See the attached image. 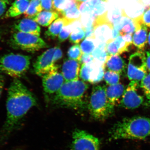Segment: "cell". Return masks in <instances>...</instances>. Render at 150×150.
Here are the masks:
<instances>
[{
  "instance_id": "1",
  "label": "cell",
  "mask_w": 150,
  "mask_h": 150,
  "mask_svg": "<svg viewBox=\"0 0 150 150\" xmlns=\"http://www.w3.org/2000/svg\"><path fill=\"white\" fill-rule=\"evenodd\" d=\"M36 104L32 93L18 79H14L8 92L6 118L0 131V144L6 141L28 110Z\"/></svg>"
},
{
  "instance_id": "2",
  "label": "cell",
  "mask_w": 150,
  "mask_h": 150,
  "mask_svg": "<svg viewBox=\"0 0 150 150\" xmlns=\"http://www.w3.org/2000/svg\"><path fill=\"white\" fill-rule=\"evenodd\" d=\"M110 139H144L150 136V118L136 116L125 118L114 124L109 133Z\"/></svg>"
},
{
  "instance_id": "3",
  "label": "cell",
  "mask_w": 150,
  "mask_h": 150,
  "mask_svg": "<svg viewBox=\"0 0 150 150\" xmlns=\"http://www.w3.org/2000/svg\"><path fill=\"white\" fill-rule=\"evenodd\" d=\"M88 85L81 81L65 82L54 95V104L67 108L78 109L83 106L84 94Z\"/></svg>"
},
{
  "instance_id": "4",
  "label": "cell",
  "mask_w": 150,
  "mask_h": 150,
  "mask_svg": "<svg viewBox=\"0 0 150 150\" xmlns=\"http://www.w3.org/2000/svg\"><path fill=\"white\" fill-rule=\"evenodd\" d=\"M105 86H96L92 91L88 109L94 119L103 121L113 113L114 107L110 104L106 94Z\"/></svg>"
},
{
  "instance_id": "5",
  "label": "cell",
  "mask_w": 150,
  "mask_h": 150,
  "mask_svg": "<svg viewBox=\"0 0 150 150\" xmlns=\"http://www.w3.org/2000/svg\"><path fill=\"white\" fill-rule=\"evenodd\" d=\"M31 57L19 54H10L0 57V72L18 79L23 76L28 69Z\"/></svg>"
},
{
  "instance_id": "6",
  "label": "cell",
  "mask_w": 150,
  "mask_h": 150,
  "mask_svg": "<svg viewBox=\"0 0 150 150\" xmlns=\"http://www.w3.org/2000/svg\"><path fill=\"white\" fill-rule=\"evenodd\" d=\"M10 43L14 48L30 52H35L48 46L39 36L19 31L13 35Z\"/></svg>"
},
{
  "instance_id": "7",
  "label": "cell",
  "mask_w": 150,
  "mask_h": 150,
  "mask_svg": "<svg viewBox=\"0 0 150 150\" xmlns=\"http://www.w3.org/2000/svg\"><path fill=\"white\" fill-rule=\"evenodd\" d=\"M146 56L142 51L132 54L129 58L127 75L131 81H141L147 74Z\"/></svg>"
},
{
  "instance_id": "8",
  "label": "cell",
  "mask_w": 150,
  "mask_h": 150,
  "mask_svg": "<svg viewBox=\"0 0 150 150\" xmlns=\"http://www.w3.org/2000/svg\"><path fill=\"white\" fill-rule=\"evenodd\" d=\"M139 82L131 81L121 98V107L128 109H134L141 106L144 102V97L139 93Z\"/></svg>"
},
{
  "instance_id": "9",
  "label": "cell",
  "mask_w": 150,
  "mask_h": 150,
  "mask_svg": "<svg viewBox=\"0 0 150 150\" xmlns=\"http://www.w3.org/2000/svg\"><path fill=\"white\" fill-rule=\"evenodd\" d=\"M99 140L83 130L76 129L73 134V150H99Z\"/></svg>"
},
{
  "instance_id": "10",
  "label": "cell",
  "mask_w": 150,
  "mask_h": 150,
  "mask_svg": "<svg viewBox=\"0 0 150 150\" xmlns=\"http://www.w3.org/2000/svg\"><path fill=\"white\" fill-rule=\"evenodd\" d=\"M108 11L97 18L94 23V37L97 42L107 43L112 38L113 25L108 17Z\"/></svg>"
},
{
  "instance_id": "11",
  "label": "cell",
  "mask_w": 150,
  "mask_h": 150,
  "mask_svg": "<svg viewBox=\"0 0 150 150\" xmlns=\"http://www.w3.org/2000/svg\"><path fill=\"white\" fill-rule=\"evenodd\" d=\"M55 50L56 47L50 48L38 57L33 65V70L36 74L43 76L57 67L54 64V61Z\"/></svg>"
},
{
  "instance_id": "12",
  "label": "cell",
  "mask_w": 150,
  "mask_h": 150,
  "mask_svg": "<svg viewBox=\"0 0 150 150\" xmlns=\"http://www.w3.org/2000/svg\"><path fill=\"white\" fill-rule=\"evenodd\" d=\"M65 80L63 75L58 71L56 67L43 76L42 83L44 91L46 93H56L64 84Z\"/></svg>"
},
{
  "instance_id": "13",
  "label": "cell",
  "mask_w": 150,
  "mask_h": 150,
  "mask_svg": "<svg viewBox=\"0 0 150 150\" xmlns=\"http://www.w3.org/2000/svg\"><path fill=\"white\" fill-rule=\"evenodd\" d=\"M108 0H88L81 4L79 9L81 14H88L96 18L106 13Z\"/></svg>"
},
{
  "instance_id": "14",
  "label": "cell",
  "mask_w": 150,
  "mask_h": 150,
  "mask_svg": "<svg viewBox=\"0 0 150 150\" xmlns=\"http://www.w3.org/2000/svg\"><path fill=\"white\" fill-rule=\"evenodd\" d=\"M80 62L72 59L65 61L62 66V75L65 82L79 80Z\"/></svg>"
},
{
  "instance_id": "15",
  "label": "cell",
  "mask_w": 150,
  "mask_h": 150,
  "mask_svg": "<svg viewBox=\"0 0 150 150\" xmlns=\"http://www.w3.org/2000/svg\"><path fill=\"white\" fill-rule=\"evenodd\" d=\"M130 45L124 40L123 36L120 35L113 41L106 43L105 51L108 56L120 55L128 51Z\"/></svg>"
},
{
  "instance_id": "16",
  "label": "cell",
  "mask_w": 150,
  "mask_h": 150,
  "mask_svg": "<svg viewBox=\"0 0 150 150\" xmlns=\"http://www.w3.org/2000/svg\"><path fill=\"white\" fill-rule=\"evenodd\" d=\"M15 29L19 32L30 33L39 36L40 28L36 22L31 19L24 18L17 22L14 26Z\"/></svg>"
},
{
  "instance_id": "17",
  "label": "cell",
  "mask_w": 150,
  "mask_h": 150,
  "mask_svg": "<svg viewBox=\"0 0 150 150\" xmlns=\"http://www.w3.org/2000/svg\"><path fill=\"white\" fill-rule=\"evenodd\" d=\"M126 64L125 61L120 55L107 56L105 67L108 71L121 74L125 71Z\"/></svg>"
},
{
  "instance_id": "18",
  "label": "cell",
  "mask_w": 150,
  "mask_h": 150,
  "mask_svg": "<svg viewBox=\"0 0 150 150\" xmlns=\"http://www.w3.org/2000/svg\"><path fill=\"white\" fill-rule=\"evenodd\" d=\"M148 28L143 23L136 28L133 37V43L140 50L145 48L148 42Z\"/></svg>"
},
{
  "instance_id": "19",
  "label": "cell",
  "mask_w": 150,
  "mask_h": 150,
  "mask_svg": "<svg viewBox=\"0 0 150 150\" xmlns=\"http://www.w3.org/2000/svg\"><path fill=\"white\" fill-rule=\"evenodd\" d=\"M125 89L124 86L121 83L109 86L106 88V96L108 101L113 107H115L120 98L123 96Z\"/></svg>"
},
{
  "instance_id": "20",
  "label": "cell",
  "mask_w": 150,
  "mask_h": 150,
  "mask_svg": "<svg viewBox=\"0 0 150 150\" xmlns=\"http://www.w3.org/2000/svg\"><path fill=\"white\" fill-rule=\"evenodd\" d=\"M79 6V5L76 2L71 1L69 6L60 14L62 18L66 20L68 25L80 19L81 14Z\"/></svg>"
},
{
  "instance_id": "21",
  "label": "cell",
  "mask_w": 150,
  "mask_h": 150,
  "mask_svg": "<svg viewBox=\"0 0 150 150\" xmlns=\"http://www.w3.org/2000/svg\"><path fill=\"white\" fill-rule=\"evenodd\" d=\"M30 0H16L5 15L6 18H13L24 14L29 5Z\"/></svg>"
},
{
  "instance_id": "22",
  "label": "cell",
  "mask_w": 150,
  "mask_h": 150,
  "mask_svg": "<svg viewBox=\"0 0 150 150\" xmlns=\"http://www.w3.org/2000/svg\"><path fill=\"white\" fill-rule=\"evenodd\" d=\"M90 74L89 82L92 83H96L101 81L104 78L105 65H101L93 61L91 62Z\"/></svg>"
},
{
  "instance_id": "23",
  "label": "cell",
  "mask_w": 150,
  "mask_h": 150,
  "mask_svg": "<svg viewBox=\"0 0 150 150\" xmlns=\"http://www.w3.org/2000/svg\"><path fill=\"white\" fill-rule=\"evenodd\" d=\"M59 14L55 11H43L33 20L42 26H47L59 17Z\"/></svg>"
},
{
  "instance_id": "24",
  "label": "cell",
  "mask_w": 150,
  "mask_h": 150,
  "mask_svg": "<svg viewBox=\"0 0 150 150\" xmlns=\"http://www.w3.org/2000/svg\"><path fill=\"white\" fill-rule=\"evenodd\" d=\"M68 25L67 21L63 18H61L56 20L48 28V30L45 33L46 37L50 38H55L59 36V33L63 28L65 25Z\"/></svg>"
},
{
  "instance_id": "25",
  "label": "cell",
  "mask_w": 150,
  "mask_h": 150,
  "mask_svg": "<svg viewBox=\"0 0 150 150\" xmlns=\"http://www.w3.org/2000/svg\"><path fill=\"white\" fill-rule=\"evenodd\" d=\"M43 8L39 0H30L27 10L24 13L25 18L33 19L41 12Z\"/></svg>"
},
{
  "instance_id": "26",
  "label": "cell",
  "mask_w": 150,
  "mask_h": 150,
  "mask_svg": "<svg viewBox=\"0 0 150 150\" xmlns=\"http://www.w3.org/2000/svg\"><path fill=\"white\" fill-rule=\"evenodd\" d=\"M121 14L124 17V24L123 28L120 31L121 36L129 34L132 35L136 31V27L134 20L128 17L125 13L124 10L122 11Z\"/></svg>"
},
{
  "instance_id": "27",
  "label": "cell",
  "mask_w": 150,
  "mask_h": 150,
  "mask_svg": "<svg viewBox=\"0 0 150 150\" xmlns=\"http://www.w3.org/2000/svg\"><path fill=\"white\" fill-rule=\"evenodd\" d=\"M97 43L94 38H86L81 44V48L83 54H91L96 48Z\"/></svg>"
},
{
  "instance_id": "28",
  "label": "cell",
  "mask_w": 150,
  "mask_h": 150,
  "mask_svg": "<svg viewBox=\"0 0 150 150\" xmlns=\"http://www.w3.org/2000/svg\"><path fill=\"white\" fill-rule=\"evenodd\" d=\"M140 86L146 97L145 104L146 106L150 107V73L147 74L144 78L141 81Z\"/></svg>"
},
{
  "instance_id": "29",
  "label": "cell",
  "mask_w": 150,
  "mask_h": 150,
  "mask_svg": "<svg viewBox=\"0 0 150 150\" xmlns=\"http://www.w3.org/2000/svg\"><path fill=\"white\" fill-rule=\"evenodd\" d=\"M94 61L101 65H104L107 57L105 49L96 47L91 54Z\"/></svg>"
},
{
  "instance_id": "30",
  "label": "cell",
  "mask_w": 150,
  "mask_h": 150,
  "mask_svg": "<svg viewBox=\"0 0 150 150\" xmlns=\"http://www.w3.org/2000/svg\"><path fill=\"white\" fill-rule=\"evenodd\" d=\"M85 38V31L83 27L78 28L73 30L70 36L71 43L78 44Z\"/></svg>"
},
{
  "instance_id": "31",
  "label": "cell",
  "mask_w": 150,
  "mask_h": 150,
  "mask_svg": "<svg viewBox=\"0 0 150 150\" xmlns=\"http://www.w3.org/2000/svg\"><path fill=\"white\" fill-rule=\"evenodd\" d=\"M103 78L107 84L109 86L114 85L119 83L120 74L118 73L108 70L105 72Z\"/></svg>"
},
{
  "instance_id": "32",
  "label": "cell",
  "mask_w": 150,
  "mask_h": 150,
  "mask_svg": "<svg viewBox=\"0 0 150 150\" xmlns=\"http://www.w3.org/2000/svg\"><path fill=\"white\" fill-rule=\"evenodd\" d=\"M83 53L80 46L78 44L71 46L68 51V56L70 59L80 62Z\"/></svg>"
},
{
  "instance_id": "33",
  "label": "cell",
  "mask_w": 150,
  "mask_h": 150,
  "mask_svg": "<svg viewBox=\"0 0 150 150\" xmlns=\"http://www.w3.org/2000/svg\"><path fill=\"white\" fill-rule=\"evenodd\" d=\"M71 0H53V11L59 14L62 12L69 6Z\"/></svg>"
},
{
  "instance_id": "34",
  "label": "cell",
  "mask_w": 150,
  "mask_h": 150,
  "mask_svg": "<svg viewBox=\"0 0 150 150\" xmlns=\"http://www.w3.org/2000/svg\"><path fill=\"white\" fill-rule=\"evenodd\" d=\"M73 28L71 25L69 24L65 25L62 28L59 35V40L60 42H62L67 40L71 33L72 32Z\"/></svg>"
},
{
  "instance_id": "35",
  "label": "cell",
  "mask_w": 150,
  "mask_h": 150,
  "mask_svg": "<svg viewBox=\"0 0 150 150\" xmlns=\"http://www.w3.org/2000/svg\"><path fill=\"white\" fill-rule=\"evenodd\" d=\"M83 64L80 71V77L81 79L86 81H89L90 74V64Z\"/></svg>"
},
{
  "instance_id": "36",
  "label": "cell",
  "mask_w": 150,
  "mask_h": 150,
  "mask_svg": "<svg viewBox=\"0 0 150 150\" xmlns=\"http://www.w3.org/2000/svg\"><path fill=\"white\" fill-rule=\"evenodd\" d=\"M141 20L143 24L150 28V8L141 15Z\"/></svg>"
},
{
  "instance_id": "37",
  "label": "cell",
  "mask_w": 150,
  "mask_h": 150,
  "mask_svg": "<svg viewBox=\"0 0 150 150\" xmlns=\"http://www.w3.org/2000/svg\"><path fill=\"white\" fill-rule=\"evenodd\" d=\"M93 60L91 54H83L80 62L82 64H87L92 62Z\"/></svg>"
},
{
  "instance_id": "38",
  "label": "cell",
  "mask_w": 150,
  "mask_h": 150,
  "mask_svg": "<svg viewBox=\"0 0 150 150\" xmlns=\"http://www.w3.org/2000/svg\"><path fill=\"white\" fill-rule=\"evenodd\" d=\"M85 31V38H94V26H90V27L84 28Z\"/></svg>"
},
{
  "instance_id": "39",
  "label": "cell",
  "mask_w": 150,
  "mask_h": 150,
  "mask_svg": "<svg viewBox=\"0 0 150 150\" xmlns=\"http://www.w3.org/2000/svg\"><path fill=\"white\" fill-rule=\"evenodd\" d=\"M9 4V0H0V16L4 13Z\"/></svg>"
},
{
  "instance_id": "40",
  "label": "cell",
  "mask_w": 150,
  "mask_h": 150,
  "mask_svg": "<svg viewBox=\"0 0 150 150\" xmlns=\"http://www.w3.org/2000/svg\"><path fill=\"white\" fill-rule=\"evenodd\" d=\"M63 56V53L62 50L59 47H56V50L54 52V62L58 61L62 58Z\"/></svg>"
},
{
  "instance_id": "41",
  "label": "cell",
  "mask_w": 150,
  "mask_h": 150,
  "mask_svg": "<svg viewBox=\"0 0 150 150\" xmlns=\"http://www.w3.org/2000/svg\"><path fill=\"white\" fill-rule=\"evenodd\" d=\"M146 62L147 69L150 73V50L146 52Z\"/></svg>"
},
{
  "instance_id": "42",
  "label": "cell",
  "mask_w": 150,
  "mask_h": 150,
  "mask_svg": "<svg viewBox=\"0 0 150 150\" xmlns=\"http://www.w3.org/2000/svg\"><path fill=\"white\" fill-rule=\"evenodd\" d=\"M122 36H123L124 40L126 41L127 43L130 44V45H131V43H133V38H132V35L131 34H126V35H123Z\"/></svg>"
},
{
  "instance_id": "43",
  "label": "cell",
  "mask_w": 150,
  "mask_h": 150,
  "mask_svg": "<svg viewBox=\"0 0 150 150\" xmlns=\"http://www.w3.org/2000/svg\"><path fill=\"white\" fill-rule=\"evenodd\" d=\"M5 81L4 78L2 75H0V97L2 93L4 86Z\"/></svg>"
},
{
  "instance_id": "44",
  "label": "cell",
  "mask_w": 150,
  "mask_h": 150,
  "mask_svg": "<svg viewBox=\"0 0 150 150\" xmlns=\"http://www.w3.org/2000/svg\"><path fill=\"white\" fill-rule=\"evenodd\" d=\"M139 2L145 7L150 6V0H139Z\"/></svg>"
},
{
  "instance_id": "45",
  "label": "cell",
  "mask_w": 150,
  "mask_h": 150,
  "mask_svg": "<svg viewBox=\"0 0 150 150\" xmlns=\"http://www.w3.org/2000/svg\"><path fill=\"white\" fill-rule=\"evenodd\" d=\"M88 1V0H76V2L79 4V5H80L82 3Z\"/></svg>"
},
{
  "instance_id": "46",
  "label": "cell",
  "mask_w": 150,
  "mask_h": 150,
  "mask_svg": "<svg viewBox=\"0 0 150 150\" xmlns=\"http://www.w3.org/2000/svg\"><path fill=\"white\" fill-rule=\"evenodd\" d=\"M148 42L150 46V32L149 33V35H148Z\"/></svg>"
},
{
  "instance_id": "47",
  "label": "cell",
  "mask_w": 150,
  "mask_h": 150,
  "mask_svg": "<svg viewBox=\"0 0 150 150\" xmlns=\"http://www.w3.org/2000/svg\"><path fill=\"white\" fill-rule=\"evenodd\" d=\"M39 1H40V2H43L44 1H47V0H39Z\"/></svg>"
},
{
  "instance_id": "48",
  "label": "cell",
  "mask_w": 150,
  "mask_h": 150,
  "mask_svg": "<svg viewBox=\"0 0 150 150\" xmlns=\"http://www.w3.org/2000/svg\"><path fill=\"white\" fill-rule=\"evenodd\" d=\"M71 1H76V0H71Z\"/></svg>"
},
{
  "instance_id": "49",
  "label": "cell",
  "mask_w": 150,
  "mask_h": 150,
  "mask_svg": "<svg viewBox=\"0 0 150 150\" xmlns=\"http://www.w3.org/2000/svg\"><path fill=\"white\" fill-rule=\"evenodd\" d=\"M136 1H139V0H136Z\"/></svg>"
},
{
  "instance_id": "50",
  "label": "cell",
  "mask_w": 150,
  "mask_h": 150,
  "mask_svg": "<svg viewBox=\"0 0 150 150\" xmlns=\"http://www.w3.org/2000/svg\"><path fill=\"white\" fill-rule=\"evenodd\" d=\"M0 39H1V36H0Z\"/></svg>"
},
{
  "instance_id": "51",
  "label": "cell",
  "mask_w": 150,
  "mask_h": 150,
  "mask_svg": "<svg viewBox=\"0 0 150 150\" xmlns=\"http://www.w3.org/2000/svg\"></svg>"
}]
</instances>
